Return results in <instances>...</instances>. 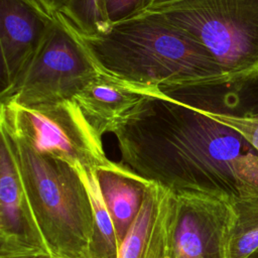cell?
Segmentation results:
<instances>
[{
	"label": "cell",
	"instance_id": "cell-1",
	"mask_svg": "<svg viewBox=\"0 0 258 258\" xmlns=\"http://www.w3.org/2000/svg\"><path fill=\"white\" fill-rule=\"evenodd\" d=\"M121 163L174 191L258 197V151L210 113L146 93L113 133Z\"/></svg>",
	"mask_w": 258,
	"mask_h": 258
},
{
	"label": "cell",
	"instance_id": "cell-2",
	"mask_svg": "<svg viewBox=\"0 0 258 258\" xmlns=\"http://www.w3.org/2000/svg\"><path fill=\"white\" fill-rule=\"evenodd\" d=\"M77 36L100 73L144 93L166 95L226 75L199 42L151 12Z\"/></svg>",
	"mask_w": 258,
	"mask_h": 258
},
{
	"label": "cell",
	"instance_id": "cell-3",
	"mask_svg": "<svg viewBox=\"0 0 258 258\" xmlns=\"http://www.w3.org/2000/svg\"><path fill=\"white\" fill-rule=\"evenodd\" d=\"M0 132L50 255L93 258L92 206L77 170L59 158L35 151L1 127Z\"/></svg>",
	"mask_w": 258,
	"mask_h": 258
},
{
	"label": "cell",
	"instance_id": "cell-4",
	"mask_svg": "<svg viewBox=\"0 0 258 258\" xmlns=\"http://www.w3.org/2000/svg\"><path fill=\"white\" fill-rule=\"evenodd\" d=\"M146 11L199 42L226 75L258 69V0H179Z\"/></svg>",
	"mask_w": 258,
	"mask_h": 258
},
{
	"label": "cell",
	"instance_id": "cell-5",
	"mask_svg": "<svg viewBox=\"0 0 258 258\" xmlns=\"http://www.w3.org/2000/svg\"><path fill=\"white\" fill-rule=\"evenodd\" d=\"M0 127L35 151L59 158L76 170L98 169L110 160L102 136L74 101L23 107L1 104Z\"/></svg>",
	"mask_w": 258,
	"mask_h": 258
},
{
	"label": "cell",
	"instance_id": "cell-6",
	"mask_svg": "<svg viewBox=\"0 0 258 258\" xmlns=\"http://www.w3.org/2000/svg\"><path fill=\"white\" fill-rule=\"evenodd\" d=\"M41 47L1 92V104L31 107L73 101L99 70L77 34L57 16Z\"/></svg>",
	"mask_w": 258,
	"mask_h": 258
},
{
	"label": "cell",
	"instance_id": "cell-7",
	"mask_svg": "<svg viewBox=\"0 0 258 258\" xmlns=\"http://www.w3.org/2000/svg\"><path fill=\"white\" fill-rule=\"evenodd\" d=\"M234 218L232 201L224 196L174 191L170 258H228Z\"/></svg>",
	"mask_w": 258,
	"mask_h": 258
},
{
	"label": "cell",
	"instance_id": "cell-8",
	"mask_svg": "<svg viewBox=\"0 0 258 258\" xmlns=\"http://www.w3.org/2000/svg\"><path fill=\"white\" fill-rule=\"evenodd\" d=\"M55 19L36 0H0L1 92L9 89L32 60Z\"/></svg>",
	"mask_w": 258,
	"mask_h": 258
},
{
	"label": "cell",
	"instance_id": "cell-9",
	"mask_svg": "<svg viewBox=\"0 0 258 258\" xmlns=\"http://www.w3.org/2000/svg\"><path fill=\"white\" fill-rule=\"evenodd\" d=\"M43 255L50 253L22 189L9 147L1 137L0 258H33Z\"/></svg>",
	"mask_w": 258,
	"mask_h": 258
},
{
	"label": "cell",
	"instance_id": "cell-10",
	"mask_svg": "<svg viewBox=\"0 0 258 258\" xmlns=\"http://www.w3.org/2000/svg\"><path fill=\"white\" fill-rule=\"evenodd\" d=\"M173 216L174 191L148 180L118 258H170Z\"/></svg>",
	"mask_w": 258,
	"mask_h": 258
},
{
	"label": "cell",
	"instance_id": "cell-11",
	"mask_svg": "<svg viewBox=\"0 0 258 258\" xmlns=\"http://www.w3.org/2000/svg\"><path fill=\"white\" fill-rule=\"evenodd\" d=\"M165 96L216 115L256 118L258 117V69L224 75Z\"/></svg>",
	"mask_w": 258,
	"mask_h": 258
},
{
	"label": "cell",
	"instance_id": "cell-12",
	"mask_svg": "<svg viewBox=\"0 0 258 258\" xmlns=\"http://www.w3.org/2000/svg\"><path fill=\"white\" fill-rule=\"evenodd\" d=\"M145 94L99 72L73 101L90 125L103 136L113 133Z\"/></svg>",
	"mask_w": 258,
	"mask_h": 258
},
{
	"label": "cell",
	"instance_id": "cell-13",
	"mask_svg": "<svg viewBox=\"0 0 258 258\" xmlns=\"http://www.w3.org/2000/svg\"><path fill=\"white\" fill-rule=\"evenodd\" d=\"M97 174L108 210L114 222L117 237L122 243L134 221L148 179L121 162L111 161L97 169Z\"/></svg>",
	"mask_w": 258,
	"mask_h": 258
},
{
	"label": "cell",
	"instance_id": "cell-14",
	"mask_svg": "<svg viewBox=\"0 0 258 258\" xmlns=\"http://www.w3.org/2000/svg\"><path fill=\"white\" fill-rule=\"evenodd\" d=\"M77 172L86 187L92 206L95 226L93 258H118L121 243L103 197L97 170L79 168Z\"/></svg>",
	"mask_w": 258,
	"mask_h": 258
},
{
	"label": "cell",
	"instance_id": "cell-15",
	"mask_svg": "<svg viewBox=\"0 0 258 258\" xmlns=\"http://www.w3.org/2000/svg\"><path fill=\"white\" fill-rule=\"evenodd\" d=\"M235 218L228 258H248L258 249V197L232 201Z\"/></svg>",
	"mask_w": 258,
	"mask_h": 258
},
{
	"label": "cell",
	"instance_id": "cell-16",
	"mask_svg": "<svg viewBox=\"0 0 258 258\" xmlns=\"http://www.w3.org/2000/svg\"><path fill=\"white\" fill-rule=\"evenodd\" d=\"M56 15L82 36L101 34L112 25L107 16L105 0H69Z\"/></svg>",
	"mask_w": 258,
	"mask_h": 258
},
{
	"label": "cell",
	"instance_id": "cell-17",
	"mask_svg": "<svg viewBox=\"0 0 258 258\" xmlns=\"http://www.w3.org/2000/svg\"><path fill=\"white\" fill-rule=\"evenodd\" d=\"M147 0H105L108 19L111 24L123 21L142 13Z\"/></svg>",
	"mask_w": 258,
	"mask_h": 258
},
{
	"label": "cell",
	"instance_id": "cell-18",
	"mask_svg": "<svg viewBox=\"0 0 258 258\" xmlns=\"http://www.w3.org/2000/svg\"><path fill=\"white\" fill-rule=\"evenodd\" d=\"M207 112V111H206ZM210 113V112H208ZM220 122L239 131L258 151V117L256 118H234L210 113Z\"/></svg>",
	"mask_w": 258,
	"mask_h": 258
},
{
	"label": "cell",
	"instance_id": "cell-19",
	"mask_svg": "<svg viewBox=\"0 0 258 258\" xmlns=\"http://www.w3.org/2000/svg\"><path fill=\"white\" fill-rule=\"evenodd\" d=\"M41 4L49 13L56 15L58 14L68 4L69 0H36Z\"/></svg>",
	"mask_w": 258,
	"mask_h": 258
},
{
	"label": "cell",
	"instance_id": "cell-20",
	"mask_svg": "<svg viewBox=\"0 0 258 258\" xmlns=\"http://www.w3.org/2000/svg\"><path fill=\"white\" fill-rule=\"evenodd\" d=\"M176 1H179V0H147L146 8L144 11L150 10V9H153V8L165 5V4H169L172 2H176Z\"/></svg>",
	"mask_w": 258,
	"mask_h": 258
},
{
	"label": "cell",
	"instance_id": "cell-21",
	"mask_svg": "<svg viewBox=\"0 0 258 258\" xmlns=\"http://www.w3.org/2000/svg\"><path fill=\"white\" fill-rule=\"evenodd\" d=\"M248 258H258V249L254 253H252Z\"/></svg>",
	"mask_w": 258,
	"mask_h": 258
},
{
	"label": "cell",
	"instance_id": "cell-22",
	"mask_svg": "<svg viewBox=\"0 0 258 258\" xmlns=\"http://www.w3.org/2000/svg\"><path fill=\"white\" fill-rule=\"evenodd\" d=\"M33 258H57V257L50 256V255H43V256H37V257H33Z\"/></svg>",
	"mask_w": 258,
	"mask_h": 258
}]
</instances>
